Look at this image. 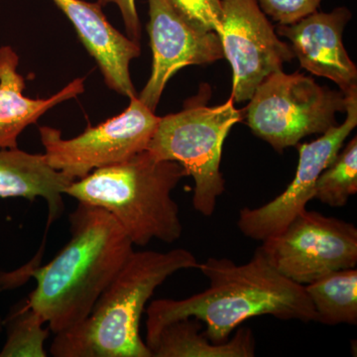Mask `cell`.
Returning a JSON list of instances; mask_svg holds the SVG:
<instances>
[{"mask_svg":"<svg viewBox=\"0 0 357 357\" xmlns=\"http://www.w3.org/2000/svg\"><path fill=\"white\" fill-rule=\"evenodd\" d=\"M67 16L89 55L95 59L105 83L126 98L137 96L130 77L131 61L140 56L139 43L110 24L98 2L52 0Z\"/></svg>","mask_w":357,"mask_h":357,"instance_id":"4fadbf2b","label":"cell"},{"mask_svg":"<svg viewBox=\"0 0 357 357\" xmlns=\"http://www.w3.org/2000/svg\"><path fill=\"white\" fill-rule=\"evenodd\" d=\"M263 13L279 25H290L318 11L323 0H256Z\"/></svg>","mask_w":357,"mask_h":357,"instance_id":"44dd1931","label":"cell"},{"mask_svg":"<svg viewBox=\"0 0 357 357\" xmlns=\"http://www.w3.org/2000/svg\"><path fill=\"white\" fill-rule=\"evenodd\" d=\"M178 16L201 32L222 35V0H167Z\"/></svg>","mask_w":357,"mask_h":357,"instance_id":"ffe728a7","label":"cell"},{"mask_svg":"<svg viewBox=\"0 0 357 357\" xmlns=\"http://www.w3.org/2000/svg\"><path fill=\"white\" fill-rule=\"evenodd\" d=\"M352 14L340 6L331 13H316L277 32L291 42L301 67L314 76L333 82L344 95L357 91V69L344 48L342 36Z\"/></svg>","mask_w":357,"mask_h":357,"instance_id":"7c38bea8","label":"cell"},{"mask_svg":"<svg viewBox=\"0 0 357 357\" xmlns=\"http://www.w3.org/2000/svg\"><path fill=\"white\" fill-rule=\"evenodd\" d=\"M223 54L232 69L231 98L250 100L256 88L273 73L283 70L295 55L281 41L256 0H222Z\"/></svg>","mask_w":357,"mask_h":357,"instance_id":"9c48e42d","label":"cell"},{"mask_svg":"<svg viewBox=\"0 0 357 357\" xmlns=\"http://www.w3.org/2000/svg\"><path fill=\"white\" fill-rule=\"evenodd\" d=\"M191 251H134L96 301L88 318L56 333L55 357H152L140 335V321L156 289L181 270L198 269Z\"/></svg>","mask_w":357,"mask_h":357,"instance_id":"3957f363","label":"cell"},{"mask_svg":"<svg viewBox=\"0 0 357 357\" xmlns=\"http://www.w3.org/2000/svg\"><path fill=\"white\" fill-rule=\"evenodd\" d=\"M2 332H4V321L3 319L0 317V335H1Z\"/></svg>","mask_w":357,"mask_h":357,"instance_id":"603a6c76","label":"cell"},{"mask_svg":"<svg viewBox=\"0 0 357 357\" xmlns=\"http://www.w3.org/2000/svg\"><path fill=\"white\" fill-rule=\"evenodd\" d=\"M347 96V117L321 137L298 144L299 163L292 182L277 198L259 208L239 211L238 229L243 236L263 241L279 234L294 218L307 210L314 197L317 181L340 153L344 141L357 126V91Z\"/></svg>","mask_w":357,"mask_h":357,"instance_id":"30bf717a","label":"cell"},{"mask_svg":"<svg viewBox=\"0 0 357 357\" xmlns=\"http://www.w3.org/2000/svg\"><path fill=\"white\" fill-rule=\"evenodd\" d=\"M317 323L328 326L357 324V270H338L305 286Z\"/></svg>","mask_w":357,"mask_h":357,"instance_id":"e0dca14e","label":"cell"},{"mask_svg":"<svg viewBox=\"0 0 357 357\" xmlns=\"http://www.w3.org/2000/svg\"><path fill=\"white\" fill-rule=\"evenodd\" d=\"M150 46L153 54L151 76L137 96L155 112L169 79L188 66L213 64L225 58L220 36L188 24L167 0H148Z\"/></svg>","mask_w":357,"mask_h":357,"instance_id":"8fae6325","label":"cell"},{"mask_svg":"<svg viewBox=\"0 0 357 357\" xmlns=\"http://www.w3.org/2000/svg\"><path fill=\"white\" fill-rule=\"evenodd\" d=\"M72 182L49 165L45 154L28 153L18 148L0 149V198L44 199L48 225L62 215L63 195Z\"/></svg>","mask_w":357,"mask_h":357,"instance_id":"9a60e30c","label":"cell"},{"mask_svg":"<svg viewBox=\"0 0 357 357\" xmlns=\"http://www.w3.org/2000/svg\"><path fill=\"white\" fill-rule=\"evenodd\" d=\"M357 192V138L347 143L317 181L314 199L326 206H344Z\"/></svg>","mask_w":357,"mask_h":357,"instance_id":"d6986e66","label":"cell"},{"mask_svg":"<svg viewBox=\"0 0 357 357\" xmlns=\"http://www.w3.org/2000/svg\"><path fill=\"white\" fill-rule=\"evenodd\" d=\"M249 100L244 110L249 128L278 153L297 146L306 136L337 126L335 115L347 110L342 91L283 70L265 77Z\"/></svg>","mask_w":357,"mask_h":357,"instance_id":"8992f818","label":"cell"},{"mask_svg":"<svg viewBox=\"0 0 357 357\" xmlns=\"http://www.w3.org/2000/svg\"><path fill=\"white\" fill-rule=\"evenodd\" d=\"M204 93L188 100L182 112L160 117L147 150L157 159L177 162L184 168L195 182L192 206L211 217L225 191L220 172L223 143L244 115L231 96L222 105L206 107L208 98L203 100Z\"/></svg>","mask_w":357,"mask_h":357,"instance_id":"5b68a950","label":"cell"},{"mask_svg":"<svg viewBox=\"0 0 357 357\" xmlns=\"http://www.w3.org/2000/svg\"><path fill=\"white\" fill-rule=\"evenodd\" d=\"M69 220V243L50 263L0 272V292L18 287L30 277L36 279L26 303L55 335L88 318L133 252L132 241L107 211L79 203Z\"/></svg>","mask_w":357,"mask_h":357,"instance_id":"6da1fadb","label":"cell"},{"mask_svg":"<svg viewBox=\"0 0 357 357\" xmlns=\"http://www.w3.org/2000/svg\"><path fill=\"white\" fill-rule=\"evenodd\" d=\"M159 119L133 96L121 114L89 126L77 137L64 139L59 129L49 126L39 128V133L49 165L74 182L147 150Z\"/></svg>","mask_w":357,"mask_h":357,"instance_id":"52a82bcc","label":"cell"},{"mask_svg":"<svg viewBox=\"0 0 357 357\" xmlns=\"http://www.w3.org/2000/svg\"><path fill=\"white\" fill-rule=\"evenodd\" d=\"M198 269L210 286L185 299L153 301L147 309L146 340L167 324L187 318L206 324L204 333L213 344L227 342L237 326L253 317L316 321L305 286L283 276L260 246L244 264L210 257Z\"/></svg>","mask_w":357,"mask_h":357,"instance_id":"7a4b0ae2","label":"cell"},{"mask_svg":"<svg viewBox=\"0 0 357 357\" xmlns=\"http://www.w3.org/2000/svg\"><path fill=\"white\" fill-rule=\"evenodd\" d=\"M100 6H107V4L114 3L121 11L122 20L126 25V33L129 39L139 43L141 39V23L135 0H98Z\"/></svg>","mask_w":357,"mask_h":357,"instance_id":"7402d4cb","label":"cell"},{"mask_svg":"<svg viewBox=\"0 0 357 357\" xmlns=\"http://www.w3.org/2000/svg\"><path fill=\"white\" fill-rule=\"evenodd\" d=\"M18 66L20 56L13 47H0V149L18 148V137L27 126L84 91V79L79 77L50 98L33 100L23 95L25 79Z\"/></svg>","mask_w":357,"mask_h":357,"instance_id":"5bb4252c","label":"cell"},{"mask_svg":"<svg viewBox=\"0 0 357 357\" xmlns=\"http://www.w3.org/2000/svg\"><path fill=\"white\" fill-rule=\"evenodd\" d=\"M185 177L177 162L157 159L144 150L74 181L65 195L107 211L133 245L146 246L152 239L173 243L182 236L183 225L172 192Z\"/></svg>","mask_w":357,"mask_h":357,"instance_id":"277c9868","label":"cell"},{"mask_svg":"<svg viewBox=\"0 0 357 357\" xmlns=\"http://www.w3.org/2000/svg\"><path fill=\"white\" fill-rule=\"evenodd\" d=\"M283 276L300 285L357 265V229L340 218L305 210L260 246Z\"/></svg>","mask_w":357,"mask_h":357,"instance_id":"ba28073f","label":"cell"},{"mask_svg":"<svg viewBox=\"0 0 357 357\" xmlns=\"http://www.w3.org/2000/svg\"><path fill=\"white\" fill-rule=\"evenodd\" d=\"M202 323L195 318L167 324L145 340L152 357H252L255 340L252 331L241 328L234 337L213 344L201 332Z\"/></svg>","mask_w":357,"mask_h":357,"instance_id":"2e32d148","label":"cell"},{"mask_svg":"<svg viewBox=\"0 0 357 357\" xmlns=\"http://www.w3.org/2000/svg\"><path fill=\"white\" fill-rule=\"evenodd\" d=\"M4 321L6 344L0 357H46L44 344L49 328H44V319L28 306L25 300L9 312Z\"/></svg>","mask_w":357,"mask_h":357,"instance_id":"ac0fdd59","label":"cell"}]
</instances>
